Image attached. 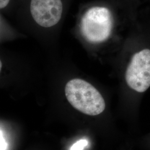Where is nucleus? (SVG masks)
Instances as JSON below:
<instances>
[{
    "label": "nucleus",
    "instance_id": "f03ea898",
    "mask_svg": "<svg viewBox=\"0 0 150 150\" xmlns=\"http://www.w3.org/2000/svg\"><path fill=\"white\" fill-rule=\"evenodd\" d=\"M113 17L105 7L95 6L85 12L80 22V31L88 42L101 43L110 36L112 30Z\"/></svg>",
    "mask_w": 150,
    "mask_h": 150
},
{
    "label": "nucleus",
    "instance_id": "423d86ee",
    "mask_svg": "<svg viewBox=\"0 0 150 150\" xmlns=\"http://www.w3.org/2000/svg\"><path fill=\"white\" fill-rule=\"evenodd\" d=\"M0 139H1V150H6L7 149V143L6 142L5 139H4L3 134H2V130L1 129V137H0Z\"/></svg>",
    "mask_w": 150,
    "mask_h": 150
},
{
    "label": "nucleus",
    "instance_id": "20e7f679",
    "mask_svg": "<svg viewBox=\"0 0 150 150\" xmlns=\"http://www.w3.org/2000/svg\"><path fill=\"white\" fill-rule=\"evenodd\" d=\"M30 12L35 22L44 28L59 22L63 13L61 0H31Z\"/></svg>",
    "mask_w": 150,
    "mask_h": 150
},
{
    "label": "nucleus",
    "instance_id": "39448f33",
    "mask_svg": "<svg viewBox=\"0 0 150 150\" xmlns=\"http://www.w3.org/2000/svg\"><path fill=\"white\" fill-rule=\"evenodd\" d=\"M87 144L88 142L86 139H81L72 145L70 150H83Z\"/></svg>",
    "mask_w": 150,
    "mask_h": 150
},
{
    "label": "nucleus",
    "instance_id": "f257e3e1",
    "mask_svg": "<svg viewBox=\"0 0 150 150\" xmlns=\"http://www.w3.org/2000/svg\"><path fill=\"white\" fill-rule=\"evenodd\" d=\"M67 101L77 110L90 116L103 112L106 105L101 94L91 83L80 79L69 81L64 88Z\"/></svg>",
    "mask_w": 150,
    "mask_h": 150
},
{
    "label": "nucleus",
    "instance_id": "0eeeda50",
    "mask_svg": "<svg viewBox=\"0 0 150 150\" xmlns=\"http://www.w3.org/2000/svg\"><path fill=\"white\" fill-rule=\"evenodd\" d=\"M10 0H0V8L4 9L9 4Z\"/></svg>",
    "mask_w": 150,
    "mask_h": 150
},
{
    "label": "nucleus",
    "instance_id": "7ed1b4c3",
    "mask_svg": "<svg viewBox=\"0 0 150 150\" xmlns=\"http://www.w3.org/2000/svg\"><path fill=\"white\" fill-rule=\"evenodd\" d=\"M127 85L137 92L150 87V50L144 49L132 56L125 73Z\"/></svg>",
    "mask_w": 150,
    "mask_h": 150
}]
</instances>
